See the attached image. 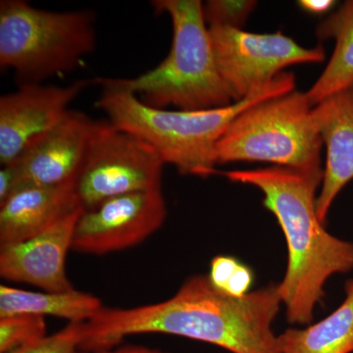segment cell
Wrapping results in <instances>:
<instances>
[{
  "mask_svg": "<svg viewBox=\"0 0 353 353\" xmlns=\"http://www.w3.org/2000/svg\"><path fill=\"white\" fill-rule=\"evenodd\" d=\"M282 305L275 283L234 297L216 289L208 275H194L161 303L102 307L83 323L80 350H108L132 334H165L231 353H281L273 324Z\"/></svg>",
  "mask_w": 353,
  "mask_h": 353,
  "instance_id": "1",
  "label": "cell"
},
{
  "mask_svg": "<svg viewBox=\"0 0 353 353\" xmlns=\"http://www.w3.org/2000/svg\"><path fill=\"white\" fill-rule=\"evenodd\" d=\"M323 173L280 166L222 172L231 182L257 188L282 229L288 263L278 289L290 324H310L329 279L353 270V243L330 234L318 217Z\"/></svg>",
  "mask_w": 353,
  "mask_h": 353,
  "instance_id": "2",
  "label": "cell"
},
{
  "mask_svg": "<svg viewBox=\"0 0 353 353\" xmlns=\"http://www.w3.org/2000/svg\"><path fill=\"white\" fill-rule=\"evenodd\" d=\"M97 83L102 87L97 108L111 124L145 141L182 175L199 176L216 174V145L239 114L296 87L294 74L284 72L263 90L226 108L185 111L152 108L129 90L99 79Z\"/></svg>",
  "mask_w": 353,
  "mask_h": 353,
  "instance_id": "3",
  "label": "cell"
},
{
  "mask_svg": "<svg viewBox=\"0 0 353 353\" xmlns=\"http://www.w3.org/2000/svg\"><path fill=\"white\" fill-rule=\"evenodd\" d=\"M202 4L199 0H153L155 12L167 14L173 25L168 55L155 68L136 78L99 80L139 94L152 108L196 111L234 103L216 63Z\"/></svg>",
  "mask_w": 353,
  "mask_h": 353,
  "instance_id": "4",
  "label": "cell"
},
{
  "mask_svg": "<svg viewBox=\"0 0 353 353\" xmlns=\"http://www.w3.org/2000/svg\"><path fill=\"white\" fill-rule=\"evenodd\" d=\"M94 14L34 8L24 0L0 2V66L20 83H41L72 71L95 48Z\"/></svg>",
  "mask_w": 353,
  "mask_h": 353,
  "instance_id": "5",
  "label": "cell"
},
{
  "mask_svg": "<svg viewBox=\"0 0 353 353\" xmlns=\"http://www.w3.org/2000/svg\"><path fill=\"white\" fill-rule=\"evenodd\" d=\"M306 92L294 90L239 114L216 145L218 164L266 162L303 171H324L323 141Z\"/></svg>",
  "mask_w": 353,
  "mask_h": 353,
  "instance_id": "6",
  "label": "cell"
},
{
  "mask_svg": "<svg viewBox=\"0 0 353 353\" xmlns=\"http://www.w3.org/2000/svg\"><path fill=\"white\" fill-rule=\"evenodd\" d=\"M163 161L152 146L109 121H94L75 182L83 209L111 197L162 189Z\"/></svg>",
  "mask_w": 353,
  "mask_h": 353,
  "instance_id": "7",
  "label": "cell"
},
{
  "mask_svg": "<svg viewBox=\"0 0 353 353\" xmlns=\"http://www.w3.org/2000/svg\"><path fill=\"white\" fill-rule=\"evenodd\" d=\"M216 63L234 101L270 85L292 65L324 61L319 44L306 48L282 32L256 34L226 27L209 28Z\"/></svg>",
  "mask_w": 353,
  "mask_h": 353,
  "instance_id": "8",
  "label": "cell"
},
{
  "mask_svg": "<svg viewBox=\"0 0 353 353\" xmlns=\"http://www.w3.org/2000/svg\"><path fill=\"white\" fill-rule=\"evenodd\" d=\"M166 216L162 189L111 197L83 211L72 250L97 255L126 250L155 233Z\"/></svg>",
  "mask_w": 353,
  "mask_h": 353,
  "instance_id": "9",
  "label": "cell"
},
{
  "mask_svg": "<svg viewBox=\"0 0 353 353\" xmlns=\"http://www.w3.org/2000/svg\"><path fill=\"white\" fill-rule=\"evenodd\" d=\"M85 81L66 85L20 83L0 97V163H14L32 143L61 122L69 105L87 87Z\"/></svg>",
  "mask_w": 353,
  "mask_h": 353,
  "instance_id": "10",
  "label": "cell"
},
{
  "mask_svg": "<svg viewBox=\"0 0 353 353\" xmlns=\"http://www.w3.org/2000/svg\"><path fill=\"white\" fill-rule=\"evenodd\" d=\"M83 210V206H78L32 238L0 246V276L44 292L75 290L67 277L66 257Z\"/></svg>",
  "mask_w": 353,
  "mask_h": 353,
  "instance_id": "11",
  "label": "cell"
},
{
  "mask_svg": "<svg viewBox=\"0 0 353 353\" xmlns=\"http://www.w3.org/2000/svg\"><path fill=\"white\" fill-rule=\"evenodd\" d=\"M94 124V121L85 113L69 110L59 124L14 162L18 173L17 190L30 185L75 183Z\"/></svg>",
  "mask_w": 353,
  "mask_h": 353,
  "instance_id": "12",
  "label": "cell"
},
{
  "mask_svg": "<svg viewBox=\"0 0 353 353\" xmlns=\"http://www.w3.org/2000/svg\"><path fill=\"white\" fill-rule=\"evenodd\" d=\"M312 116L327 150L317 197L318 217L326 224L334 199L353 180V85L318 103Z\"/></svg>",
  "mask_w": 353,
  "mask_h": 353,
  "instance_id": "13",
  "label": "cell"
},
{
  "mask_svg": "<svg viewBox=\"0 0 353 353\" xmlns=\"http://www.w3.org/2000/svg\"><path fill=\"white\" fill-rule=\"evenodd\" d=\"M80 205L75 183L20 188L0 204V246L32 238Z\"/></svg>",
  "mask_w": 353,
  "mask_h": 353,
  "instance_id": "14",
  "label": "cell"
},
{
  "mask_svg": "<svg viewBox=\"0 0 353 353\" xmlns=\"http://www.w3.org/2000/svg\"><path fill=\"white\" fill-rule=\"evenodd\" d=\"M320 41L334 39L333 54L326 68L307 92L314 108L330 95L353 85V0L345 1L316 28Z\"/></svg>",
  "mask_w": 353,
  "mask_h": 353,
  "instance_id": "15",
  "label": "cell"
},
{
  "mask_svg": "<svg viewBox=\"0 0 353 353\" xmlns=\"http://www.w3.org/2000/svg\"><path fill=\"white\" fill-rule=\"evenodd\" d=\"M345 292L341 305L321 321L278 334L281 353H353V279Z\"/></svg>",
  "mask_w": 353,
  "mask_h": 353,
  "instance_id": "16",
  "label": "cell"
},
{
  "mask_svg": "<svg viewBox=\"0 0 353 353\" xmlns=\"http://www.w3.org/2000/svg\"><path fill=\"white\" fill-rule=\"evenodd\" d=\"M102 307L99 297L77 290L38 292L0 285V317L51 315L69 322H80L94 317Z\"/></svg>",
  "mask_w": 353,
  "mask_h": 353,
  "instance_id": "17",
  "label": "cell"
},
{
  "mask_svg": "<svg viewBox=\"0 0 353 353\" xmlns=\"http://www.w3.org/2000/svg\"><path fill=\"white\" fill-rule=\"evenodd\" d=\"M208 276L211 284L228 296L243 297L252 292L254 273L236 257L217 255L211 260Z\"/></svg>",
  "mask_w": 353,
  "mask_h": 353,
  "instance_id": "18",
  "label": "cell"
},
{
  "mask_svg": "<svg viewBox=\"0 0 353 353\" xmlns=\"http://www.w3.org/2000/svg\"><path fill=\"white\" fill-rule=\"evenodd\" d=\"M46 336L43 316L13 315L0 317V353H10Z\"/></svg>",
  "mask_w": 353,
  "mask_h": 353,
  "instance_id": "19",
  "label": "cell"
},
{
  "mask_svg": "<svg viewBox=\"0 0 353 353\" xmlns=\"http://www.w3.org/2000/svg\"><path fill=\"white\" fill-rule=\"evenodd\" d=\"M256 6L254 0H209L202 4V11L208 28L241 29Z\"/></svg>",
  "mask_w": 353,
  "mask_h": 353,
  "instance_id": "20",
  "label": "cell"
},
{
  "mask_svg": "<svg viewBox=\"0 0 353 353\" xmlns=\"http://www.w3.org/2000/svg\"><path fill=\"white\" fill-rule=\"evenodd\" d=\"M83 323L69 322L57 333L10 353H78L83 341Z\"/></svg>",
  "mask_w": 353,
  "mask_h": 353,
  "instance_id": "21",
  "label": "cell"
},
{
  "mask_svg": "<svg viewBox=\"0 0 353 353\" xmlns=\"http://www.w3.org/2000/svg\"><path fill=\"white\" fill-rule=\"evenodd\" d=\"M17 188L18 173L15 165H4L0 170V204L3 203Z\"/></svg>",
  "mask_w": 353,
  "mask_h": 353,
  "instance_id": "22",
  "label": "cell"
},
{
  "mask_svg": "<svg viewBox=\"0 0 353 353\" xmlns=\"http://www.w3.org/2000/svg\"><path fill=\"white\" fill-rule=\"evenodd\" d=\"M297 3L305 12L320 15L328 13L336 2L333 0H301Z\"/></svg>",
  "mask_w": 353,
  "mask_h": 353,
  "instance_id": "23",
  "label": "cell"
},
{
  "mask_svg": "<svg viewBox=\"0 0 353 353\" xmlns=\"http://www.w3.org/2000/svg\"><path fill=\"white\" fill-rule=\"evenodd\" d=\"M78 353H169L158 348L143 347V345H126L118 348L94 350V352H78Z\"/></svg>",
  "mask_w": 353,
  "mask_h": 353,
  "instance_id": "24",
  "label": "cell"
}]
</instances>
